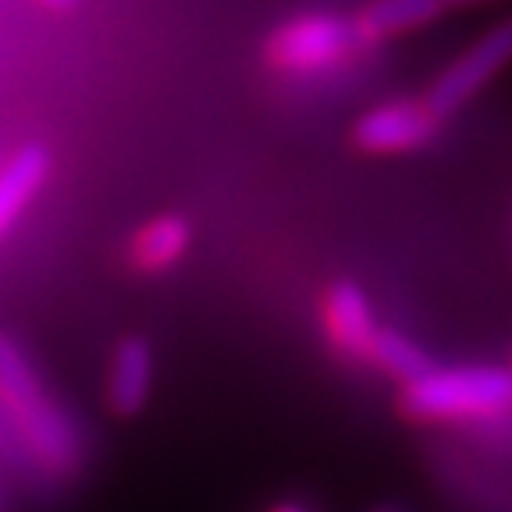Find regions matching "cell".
<instances>
[{
  "label": "cell",
  "mask_w": 512,
  "mask_h": 512,
  "mask_svg": "<svg viewBox=\"0 0 512 512\" xmlns=\"http://www.w3.org/2000/svg\"><path fill=\"white\" fill-rule=\"evenodd\" d=\"M0 406L15 424L22 445L36 463L54 473H75L82 463V438L61 406H54L40 374L25 360V352L0 335Z\"/></svg>",
  "instance_id": "cell-1"
},
{
  "label": "cell",
  "mask_w": 512,
  "mask_h": 512,
  "mask_svg": "<svg viewBox=\"0 0 512 512\" xmlns=\"http://www.w3.org/2000/svg\"><path fill=\"white\" fill-rule=\"evenodd\" d=\"M441 118L424 100H388L356 121V146L367 153H409L438 136Z\"/></svg>",
  "instance_id": "cell-5"
},
{
  "label": "cell",
  "mask_w": 512,
  "mask_h": 512,
  "mask_svg": "<svg viewBox=\"0 0 512 512\" xmlns=\"http://www.w3.org/2000/svg\"><path fill=\"white\" fill-rule=\"evenodd\" d=\"M509 64H512V15L491 25L484 36H477L456 61L448 64L445 72L434 79L424 104L438 118H448V114H456L459 107L470 104L473 96L488 86L498 72H505Z\"/></svg>",
  "instance_id": "cell-4"
},
{
  "label": "cell",
  "mask_w": 512,
  "mask_h": 512,
  "mask_svg": "<svg viewBox=\"0 0 512 512\" xmlns=\"http://www.w3.org/2000/svg\"><path fill=\"white\" fill-rule=\"evenodd\" d=\"M370 512H406V509H399V505H377V509H370Z\"/></svg>",
  "instance_id": "cell-13"
},
{
  "label": "cell",
  "mask_w": 512,
  "mask_h": 512,
  "mask_svg": "<svg viewBox=\"0 0 512 512\" xmlns=\"http://www.w3.org/2000/svg\"><path fill=\"white\" fill-rule=\"evenodd\" d=\"M324 331H328L331 345L349 360H367L370 342L377 335L374 324V306L363 296L360 285L352 281H338L324 296Z\"/></svg>",
  "instance_id": "cell-6"
},
{
  "label": "cell",
  "mask_w": 512,
  "mask_h": 512,
  "mask_svg": "<svg viewBox=\"0 0 512 512\" xmlns=\"http://www.w3.org/2000/svg\"><path fill=\"white\" fill-rule=\"evenodd\" d=\"M47 171L50 157L43 146H25L4 164V171H0V235L8 232L18 221V214L32 203V196L47 182Z\"/></svg>",
  "instance_id": "cell-10"
},
{
  "label": "cell",
  "mask_w": 512,
  "mask_h": 512,
  "mask_svg": "<svg viewBox=\"0 0 512 512\" xmlns=\"http://www.w3.org/2000/svg\"><path fill=\"white\" fill-rule=\"evenodd\" d=\"M445 11V0H384V4H370L352 18V32H356L360 47L363 43H381L399 36V32L420 29V25L441 18Z\"/></svg>",
  "instance_id": "cell-9"
},
{
  "label": "cell",
  "mask_w": 512,
  "mask_h": 512,
  "mask_svg": "<svg viewBox=\"0 0 512 512\" xmlns=\"http://www.w3.org/2000/svg\"><path fill=\"white\" fill-rule=\"evenodd\" d=\"M271 512H310V509H306L303 502H278Z\"/></svg>",
  "instance_id": "cell-12"
},
{
  "label": "cell",
  "mask_w": 512,
  "mask_h": 512,
  "mask_svg": "<svg viewBox=\"0 0 512 512\" xmlns=\"http://www.w3.org/2000/svg\"><path fill=\"white\" fill-rule=\"evenodd\" d=\"M399 409L416 424L502 416L512 409V367H434L402 384Z\"/></svg>",
  "instance_id": "cell-2"
},
{
  "label": "cell",
  "mask_w": 512,
  "mask_h": 512,
  "mask_svg": "<svg viewBox=\"0 0 512 512\" xmlns=\"http://www.w3.org/2000/svg\"><path fill=\"white\" fill-rule=\"evenodd\" d=\"M367 360H374L384 374L399 377L402 384L416 381V377H424L427 370H434L431 356H427L413 338L402 335V331H395V328H377Z\"/></svg>",
  "instance_id": "cell-11"
},
{
  "label": "cell",
  "mask_w": 512,
  "mask_h": 512,
  "mask_svg": "<svg viewBox=\"0 0 512 512\" xmlns=\"http://www.w3.org/2000/svg\"><path fill=\"white\" fill-rule=\"evenodd\" d=\"M189 242H192V228L185 217L178 214H160L153 221H146L132 242H128V260L136 271L146 274H160V271H171V267L189 253Z\"/></svg>",
  "instance_id": "cell-8"
},
{
  "label": "cell",
  "mask_w": 512,
  "mask_h": 512,
  "mask_svg": "<svg viewBox=\"0 0 512 512\" xmlns=\"http://www.w3.org/2000/svg\"><path fill=\"white\" fill-rule=\"evenodd\" d=\"M153 392V352L143 338H125L114 349L107 370V402L114 413L132 416L146 406Z\"/></svg>",
  "instance_id": "cell-7"
},
{
  "label": "cell",
  "mask_w": 512,
  "mask_h": 512,
  "mask_svg": "<svg viewBox=\"0 0 512 512\" xmlns=\"http://www.w3.org/2000/svg\"><path fill=\"white\" fill-rule=\"evenodd\" d=\"M356 47L352 18L310 11L281 22L267 40V61L281 72H320Z\"/></svg>",
  "instance_id": "cell-3"
}]
</instances>
